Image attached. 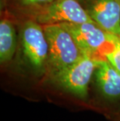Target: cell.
Returning a JSON list of instances; mask_svg holds the SVG:
<instances>
[{"label":"cell","instance_id":"7","mask_svg":"<svg viewBox=\"0 0 120 121\" xmlns=\"http://www.w3.org/2000/svg\"><path fill=\"white\" fill-rule=\"evenodd\" d=\"M97 88L104 99H120V73L107 60H99L94 73Z\"/></svg>","mask_w":120,"mask_h":121},{"label":"cell","instance_id":"4","mask_svg":"<svg viewBox=\"0 0 120 121\" xmlns=\"http://www.w3.org/2000/svg\"><path fill=\"white\" fill-rule=\"evenodd\" d=\"M20 44L23 58L37 73L46 71L48 42L41 24L34 20H28L20 30Z\"/></svg>","mask_w":120,"mask_h":121},{"label":"cell","instance_id":"6","mask_svg":"<svg viewBox=\"0 0 120 121\" xmlns=\"http://www.w3.org/2000/svg\"><path fill=\"white\" fill-rule=\"evenodd\" d=\"M93 21L120 37V5L117 0H79Z\"/></svg>","mask_w":120,"mask_h":121},{"label":"cell","instance_id":"9","mask_svg":"<svg viewBox=\"0 0 120 121\" xmlns=\"http://www.w3.org/2000/svg\"><path fill=\"white\" fill-rule=\"evenodd\" d=\"M106 60L120 73V39L114 49L106 56Z\"/></svg>","mask_w":120,"mask_h":121},{"label":"cell","instance_id":"11","mask_svg":"<svg viewBox=\"0 0 120 121\" xmlns=\"http://www.w3.org/2000/svg\"><path fill=\"white\" fill-rule=\"evenodd\" d=\"M117 1L119 2V5H120V0H117Z\"/></svg>","mask_w":120,"mask_h":121},{"label":"cell","instance_id":"8","mask_svg":"<svg viewBox=\"0 0 120 121\" xmlns=\"http://www.w3.org/2000/svg\"><path fill=\"white\" fill-rule=\"evenodd\" d=\"M17 45V32L11 20L4 18L0 22V61L6 63L12 60Z\"/></svg>","mask_w":120,"mask_h":121},{"label":"cell","instance_id":"2","mask_svg":"<svg viewBox=\"0 0 120 121\" xmlns=\"http://www.w3.org/2000/svg\"><path fill=\"white\" fill-rule=\"evenodd\" d=\"M59 24L70 33L83 55L96 60H106V56L120 39V37L104 30L94 22Z\"/></svg>","mask_w":120,"mask_h":121},{"label":"cell","instance_id":"10","mask_svg":"<svg viewBox=\"0 0 120 121\" xmlns=\"http://www.w3.org/2000/svg\"><path fill=\"white\" fill-rule=\"evenodd\" d=\"M20 4L25 7H40L50 3L54 0H19Z\"/></svg>","mask_w":120,"mask_h":121},{"label":"cell","instance_id":"1","mask_svg":"<svg viewBox=\"0 0 120 121\" xmlns=\"http://www.w3.org/2000/svg\"><path fill=\"white\" fill-rule=\"evenodd\" d=\"M43 28L48 42V76L71 66L83 56L73 36L60 24L43 25Z\"/></svg>","mask_w":120,"mask_h":121},{"label":"cell","instance_id":"12","mask_svg":"<svg viewBox=\"0 0 120 121\" xmlns=\"http://www.w3.org/2000/svg\"><path fill=\"white\" fill-rule=\"evenodd\" d=\"M119 121H120V118H119Z\"/></svg>","mask_w":120,"mask_h":121},{"label":"cell","instance_id":"3","mask_svg":"<svg viewBox=\"0 0 120 121\" xmlns=\"http://www.w3.org/2000/svg\"><path fill=\"white\" fill-rule=\"evenodd\" d=\"M99 60L83 55L62 70L48 76L49 81L58 88L80 99H86L88 87Z\"/></svg>","mask_w":120,"mask_h":121},{"label":"cell","instance_id":"5","mask_svg":"<svg viewBox=\"0 0 120 121\" xmlns=\"http://www.w3.org/2000/svg\"><path fill=\"white\" fill-rule=\"evenodd\" d=\"M34 20L40 24H59L62 23L83 24L94 22L79 0H54L35 10Z\"/></svg>","mask_w":120,"mask_h":121}]
</instances>
